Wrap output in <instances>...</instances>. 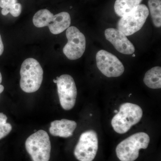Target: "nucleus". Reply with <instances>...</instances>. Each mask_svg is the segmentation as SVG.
Here are the masks:
<instances>
[{
    "label": "nucleus",
    "instance_id": "412c9836",
    "mask_svg": "<svg viewBox=\"0 0 161 161\" xmlns=\"http://www.w3.org/2000/svg\"><path fill=\"white\" fill-rule=\"evenodd\" d=\"M132 57H135V54H133V55H132Z\"/></svg>",
    "mask_w": 161,
    "mask_h": 161
},
{
    "label": "nucleus",
    "instance_id": "f257e3e1",
    "mask_svg": "<svg viewBox=\"0 0 161 161\" xmlns=\"http://www.w3.org/2000/svg\"><path fill=\"white\" fill-rule=\"evenodd\" d=\"M143 116V111L138 105L125 103L119 107V111L112 118L111 124L113 130L119 134L128 132L132 126L138 124Z\"/></svg>",
    "mask_w": 161,
    "mask_h": 161
},
{
    "label": "nucleus",
    "instance_id": "dca6fc26",
    "mask_svg": "<svg viewBox=\"0 0 161 161\" xmlns=\"http://www.w3.org/2000/svg\"><path fill=\"white\" fill-rule=\"evenodd\" d=\"M7 117L3 113H0V140L7 136L12 130L11 124L6 122Z\"/></svg>",
    "mask_w": 161,
    "mask_h": 161
},
{
    "label": "nucleus",
    "instance_id": "6e6552de",
    "mask_svg": "<svg viewBox=\"0 0 161 161\" xmlns=\"http://www.w3.org/2000/svg\"><path fill=\"white\" fill-rule=\"evenodd\" d=\"M58 92L60 105L66 111L75 107L77 90L74 78L70 75H63L57 78Z\"/></svg>",
    "mask_w": 161,
    "mask_h": 161
},
{
    "label": "nucleus",
    "instance_id": "9d476101",
    "mask_svg": "<svg viewBox=\"0 0 161 161\" xmlns=\"http://www.w3.org/2000/svg\"><path fill=\"white\" fill-rule=\"evenodd\" d=\"M98 69L108 78H116L123 74L125 68L123 64L114 55L101 50L96 55Z\"/></svg>",
    "mask_w": 161,
    "mask_h": 161
},
{
    "label": "nucleus",
    "instance_id": "f8f14e48",
    "mask_svg": "<svg viewBox=\"0 0 161 161\" xmlns=\"http://www.w3.org/2000/svg\"><path fill=\"white\" fill-rule=\"evenodd\" d=\"M77 127V123L75 121L63 119L52 122L49 130L53 136L68 138L73 136Z\"/></svg>",
    "mask_w": 161,
    "mask_h": 161
},
{
    "label": "nucleus",
    "instance_id": "f03ea898",
    "mask_svg": "<svg viewBox=\"0 0 161 161\" xmlns=\"http://www.w3.org/2000/svg\"><path fill=\"white\" fill-rule=\"evenodd\" d=\"M20 86L23 92L34 93L40 89L43 80V71L36 59L29 58L22 63L20 71Z\"/></svg>",
    "mask_w": 161,
    "mask_h": 161
},
{
    "label": "nucleus",
    "instance_id": "7ed1b4c3",
    "mask_svg": "<svg viewBox=\"0 0 161 161\" xmlns=\"http://www.w3.org/2000/svg\"><path fill=\"white\" fill-rule=\"evenodd\" d=\"M150 142V136L145 132L132 134L117 145L116 156L120 161H135L139 155V150L147 149Z\"/></svg>",
    "mask_w": 161,
    "mask_h": 161
},
{
    "label": "nucleus",
    "instance_id": "2eb2a0df",
    "mask_svg": "<svg viewBox=\"0 0 161 161\" xmlns=\"http://www.w3.org/2000/svg\"><path fill=\"white\" fill-rule=\"evenodd\" d=\"M148 6L153 23L156 27H161V0H149Z\"/></svg>",
    "mask_w": 161,
    "mask_h": 161
},
{
    "label": "nucleus",
    "instance_id": "ddd939ff",
    "mask_svg": "<svg viewBox=\"0 0 161 161\" xmlns=\"http://www.w3.org/2000/svg\"><path fill=\"white\" fill-rule=\"evenodd\" d=\"M144 82L146 85L153 89L161 88V68L156 66L149 70L145 74Z\"/></svg>",
    "mask_w": 161,
    "mask_h": 161
},
{
    "label": "nucleus",
    "instance_id": "0eeeda50",
    "mask_svg": "<svg viewBox=\"0 0 161 161\" xmlns=\"http://www.w3.org/2000/svg\"><path fill=\"white\" fill-rule=\"evenodd\" d=\"M98 137L94 130L81 133L74 150V155L79 161H93L98 150Z\"/></svg>",
    "mask_w": 161,
    "mask_h": 161
},
{
    "label": "nucleus",
    "instance_id": "9b49d317",
    "mask_svg": "<svg viewBox=\"0 0 161 161\" xmlns=\"http://www.w3.org/2000/svg\"><path fill=\"white\" fill-rule=\"evenodd\" d=\"M105 36L119 53L131 55L135 52L134 45L128 40L126 36L115 28H108L105 31Z\"/></svg>",
    "mask_w": 161,
    "mask_h": 161
},
{
    "label": "nucleus",
    "instance_id": "39448f33",
    "mask_svg": "<svg viewBox=\"0 0 161 161\" xmlns=\"http://www.w3.org/2000/svg\"><path fill=\"white\" fill-rule=\"evenodd\" d=\"M25 147L32 161H49L51 144L46 131L39 130L30 136L25 142Z\"/></svg>",
    "mask_w": 161,
    "mask_h": 161
},
{
    "label": "nucleus",
    "instance_id": "423d86ee",
    "mask_svg": "<svg viewBox=\"0 0 161 161\" xmlns=\"http://www.w3.org/2000/svg\"><path fill=\"white\" fill-rule=\"evenodd\" d=\"M149 14V9L146 5H139L122 17L117 23V29L125 36H131L142 29Z\"/></svg>",
    "mask_w": 161,
    "mask_h": 161
},
{
    "label": "nucleus",
    "instance_id": "aec40b11",
    "mask_svg": "<svg viewBox=\"0 0 161 161\" xmlns=\"http://www.w3.org/2000/svg\"><path fill=\"white\" fill-rule=\"evenodd\" d=\"M2 80H3V78H2V74H1V72H0V84L2 83Z\"/></svg>",
    "mask_w": 161,
    "mask_h": 161
},
{
    "label": "nucleus",
    "instance_id": "6ab92c4d",
    "mask_svg": "<svg viewBox=\"0 0 161 161\" xmlns=\"http://www.w3.org/2000/svg\"><path fill=\"white\" fill-rule=\"evenodd\" d=\"M4 87L2 85L0 84V94L4 91Z\"/></svg>",
    "mask_w": 161,
    "mask_h": 161
},
{
    "label": "nucleus",
    "instance_id": "a211bd4d",
    "mask_svg": "<svg viewBox=\"0 0 161 161\" xmlns=\"http://www.w3.org/2000/svg\"><path fill=\"white\" fill-rule=\"evenodd\" d=\"M4 44H3V40H2L1 36L0 35V56L3 54V52H4Z\"/></svg>",
    "mask_w": 161,
    "mask_h": 161
},
{
    "label": "nucleus",
    "instance_id": "1a4fd4ad",
    "mask_svg": "<svg viewBox=\"0 0 161 161\" xmlns=\"http://www.w3.org/2000/svg\"><path fill=\"white\" fill-rule=\"evenodd\" d=\"M66 36L68 42L64 47V54L70 60H77L81 58L86 46L84 35L77 27L71 26L67 29Z\"/></svg>",
    "mask_w": 161,
    "mask_h": 161
},
{
    "label": "nucleus",
    "instance_id": "f3484780",
    "mask_svg": "<svg viewBox=\"0 0 161 161\" xmlns=\"http://www.w3.org/2000/svg\"><path fill=\"white\" fill-rule=\"evenodd\" d=\"M22 10V5L20 3H17L10 6L8 9H2L1 12L2 14L4 16L6 15L9 13L13 16L14 17H17L21 14Z\"/></svg>",
    "mask_w": 161,
    "mask_h": 161
},
{
    "label": "nucleus",
    "instance_id": "20e7f679",
    "mask_svg": "<svg viewBox=\"0 0 161 161\" xmlns=\"http://www.w3.org/2000/svg\"><path fill=\"white\" fill-rule=\"evenodd\" d=\"M33 23L38 28L48 26L52 34L58 35L69 27L71 18L66 12L54 15L48 9H40L34 16Z\"/></svg>",
    "mask_w": 161,
    "mask_h": 161
},
{
    "label": "nucleus",
    "instance_id": "4468645a",
    "mask_svg": "<svg viewBox=\"0 0 161 161\" xmlns=\"http://www.w3.org/2000/svg\"><path fill=\"white\" fill-rule=\"evenodd\" d=\"M142 1V0H116L114 5L115 13L122 17L140 5Z\"/></svg>",
    "mask_w": 161,
    "mask_h": 161
}]
</instances>
